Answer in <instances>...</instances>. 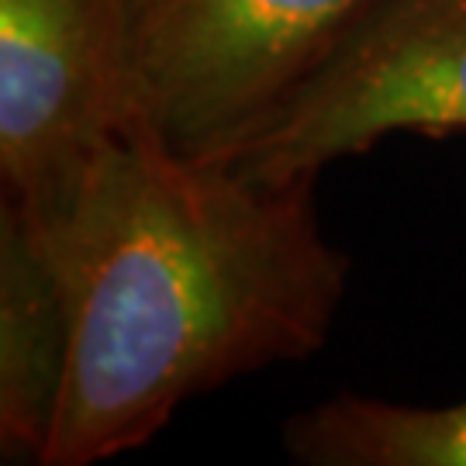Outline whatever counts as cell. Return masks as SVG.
Instances as JSON below:
<instances>
[{"mask_svg": "<svg viewBox=\"0 0 466 466\" xmlns=\"http://www.w3.org/2000/svg\"><path fill=\"white\" fill-rule=\"evenodd\" d=\"M460 132L466 0H377L339 49L218 159L263 184H294L390 135Z\"/></svg>", "mask_w": 466, "mask_h": 466, "instance_id": "obj_4", "label": "cell"}, {"mask_svg": "<svg viewBox=\"0 0 466 466\" xmlns=\"http://www.w3.org/2000/svg\"><path fill=\"white\" fill-rule=\"evenodd\" d=\"M315 184L180 156L142 125L117 142L56 246L73 329L42 466L132 452L187 400L325 346L350 259Z\"/></svg>", "mask_w": 466, "mask_h": 466, "instance_id": "obj_1", "label": "cell"}, {"mask_svg": "<svg viewBox=\"0 0 466 466\" xmlns=\"http://www.w3.org/2000/svg\"><path fill=\"white\" fill-rule=\"evenodd\" d=\"M283 450L308 466H466V400L415 408L342 390L287 418Z\"/></svg>", "mask_w": 466, "mask_h": 466, "instance_id": "obj_6", "label": "cell"}, {"mask_svg": "<svg viewBox=\"0 0 466 466\" xmlns=\"http://www.w3.org/2000/svg\"><path fill=\"white\" fill-rule=\"evenodd\" d=\"M69 277L63 252L0 208V450L42 463L69 360Z\"/></svg>", "mask_w": 466, "mask_h": 466, "instance_id": "obj_5", "label": "cell"}, {"mask_svg": "<svg viewBox=\"0 0 466 466\" xmlns=\"http://www.w3.org/2000/svg\"><path fill=\"white\" fill-rule=\"evenodd\" d=\"M377 0H128L138 125L218 159L315 73Z\"/></svg>", "mask_w": 466, "mask_h": 466, "instance_id": "obj_3", "label": "cell"}, {"mask_svg": "<svg viewBox=\"0 0 466 466\" xmlns=\"http://www.w3.org/2000/svg\"><path fill=\"white\" fill-rule=\"evenodd\" d=\"M132 128L128 0H0L4 208L59 246Z\"/></svg>", "mask_w": 466, "mask_h": 466, "instance_id": "obj_2", "label": "cell"}]
</instances>
